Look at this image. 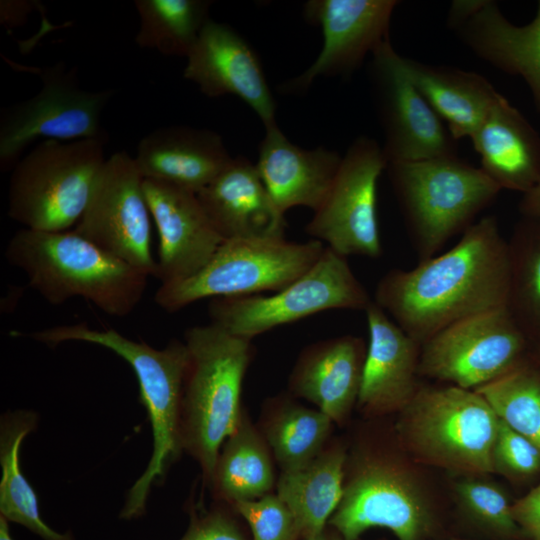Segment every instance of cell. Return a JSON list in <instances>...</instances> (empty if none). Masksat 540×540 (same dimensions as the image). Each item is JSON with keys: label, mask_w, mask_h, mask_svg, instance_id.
<instances>
[{"label": "cell", "mask_w": 540, "mask_h": 540, "mask_svg": "<svg viewBox=\"0 0 540 540\" xmlns=\"http://www.w3.org/2000/svg\"><path fill=\"white\" fill-rule=\"evenodd\" d=\"M333 421L287 393L268 398L257 425L281 472L301 468L330 441Z\"/></svg>", "instance_id": "obj_29"}, {"label": "cell", "mask_w": 540, "mask_h": 540, "mask_svg": "<svg viewBox=\"0 0 540 540\" xmlns=\"http://www.w3.org/2000/svg\"><path fill=\"white\" fill-rule=\"evenodd\" d=\"M0 540H14L10 528L9 521L0 515Z\"/></svg>", "instance_id": "obj_41"}, {"label": "cell", "mask_w": 540, "mask_h": 540, "mask_svg": "<svg viewBox=\"0 0 540 540\" xmlns=\"http://www.w3.org/2000/svg\"><path fill=\"white\" fill-rule=\"evenodd\" d=\"M413 84L456 139L471 138L502 96L482 75L403 57Z\"/></svg>", "instance_id": "obj_26"}, {"label": "cell", "mask_w": 540, "mask_h": 540, "mask_svg": "<svg viewBox=\"0 0 540 540\" xmlns=\"http://www.w3.org/2000/svg\"><path fill=\"white\" fill-rule=\"evenodd\" d=\"M325 245L280 238L224 240L210 261L190 278L162 283L155 302L176 312L204 298L233 297L279 291L320 258Z\"/></svg>", "instance_id": "obj_8"}, {"label": "cell", "mask_w": 540, "mask_h": 540, "mask_svg": "<svg viewBox=\"0 0 540 540\" xmlns=\"http://www.w3.org/2000/svg\"><path fill=\"white\" fill-rule=\"evenodd\" d=\"M105 142L40 141L12 169L9 217L30 230L57 232L74 228L106 161Z\"/></svg>", "instance_id": "obj_6"}, {"label": "cell", "mask_w": 540, "mask_h": 540, "mask_svg": "<svg viewBox=\"0 0 540 540\" xmlns=\"http://www.w3.org/2000/svg\"><path fill=\"white\" fill-rule=\"evenodd\" d=\"M401 413L398 434L420 458L456 472H494L500 420L476 390L450 384L419 388Z\"/></svg>", "instance_id": "obj_7"}, {"label": "cell", "mask_w": 540, "mask_h": 540, "mask_svg": "<svg viewBox=\"0 0 540 540\" xmlns=\"http://www.w3.org/2000/svg\"><path fill=\"white\" fill-rule=\"evenodd\" d=\"M509 289L507 309L540 352V218L522 216L507 240Z\"/></svg>", "instance_id": "obj_31"}, {"label": "cell", "mask_w": 540, "mask_h": 540, "mask_svg": "<svg viewBox=\"0 0 540 540\" xmlns=\"http://www.w3.org/2000/svg\"><path fill=\"white\" fill-rule=\"evenodd\" d=\"M41 80L37 94L6 108L1 115L0 167L4 172L13 169L36 140L107 141L101 116L113 90L82 89L76 68L68 70L63 63L45 68Z\"/></svg>", "instance_id": "obj_11"}, {"label": "cell", "mask_w": 540, "mask_h": 540, "mask_svg": "<svg viewBox=\"0 0 540 540\" xmlns=\"http://www.w3.org/2000/svg\"><path fill=\"white\" fill-rule=\"evenodd\" d=\"M265 130L255 165L275 205L283 214L297 206L315 211L332 186L342 156L325 147L301 148L277 125Z\"/></svg>", "instance_id": "obj_24"}, {"label": "cell", "mask_w": 540, "mask_h": 540, "mask_svg": "<svg viewBox=\"0 0 540 540\" xmlns=\"http://www.w3.org/2000/svg\"><path fill=\"white\" fill-rule=\"evenodd\" d=\"M249 525L253 540H302L294 515L277 494L232 504Z\"/></svg>", "instance_id": "obj_35"}, {"label": "cell", "mask_w": 540, "mask_h": 540, "mask_svg": "<svg viewBox=\"0 0 540 540\" xmlns=\"http://www.w3.org/2000/svg\"><path fill=\"white\" fill-rule=\"evenodd\" d=\"M187 58L183 76L208 97L234 95L261 119L277 125L276 105L257 54L232 27L211 19Z\"/></svg>", "instance_id": "obj_17"}, {"label": "cell", "mask_w": 540, "mask_h": 540, "mask_svg": "<svg viewBox=\"0 0 540 540\" xmlns=\"http://www.w3.org/2000/svg\"><path fill=\"white\" fill-rule=\"evenodd\" d=\"M367 347L343 335L314 342L300 352L288 379V393L303 398L336 424L357 405Z\"/></svg>", "instance_id": "obj_21"}, {"label": "cell", "mask_w": 540, "mask_h": 540, "mask_svg": "<svg viewBox=\"0 0 540 540\" xmlns=\"http://www.w3.org/2000/svg\"><path fill=\"white\" fill-rule=\"evenodd\" d=\"M188 365L181 409V445L202 471L209 487L225 440L236 429L244 408L243 380L252 340L235 336L209 323L184 333Z\"/></svg>", "instance_id": "obj_4"}, {"label": "cell", "mask_w": 540, "mask_h": 540, "mask_svg": "<svg viewBox=\"0 0 540 540\" xmlns=\"http://www.w3.org/2000/svg\"><path fill=\"white\" fill-rule=\"evenodd\" d=\"M151 219L144 178L134 157L119 151L106 159L73 230L148 276L156 277Z\"/></svg>", "instance_id": "obj_14"}, {"label": "cell", "mask_w": 540, "mask_h": 540, "mask_svg": "<svg viewBox=\"0 0 540 540\" xmlns=\"http://www.w3.org/2000/svg\"><path fill=\"white\" fill-rule=\"evenodd\" d=\"M519 211L522 216L540 218V178L531 190L523 194Z\"/></svg>", "instance_id": "obj_39"}, {"label": "cell", "mask_w": 540, "mask_h": 540, "mask_svg": "<svg viewBox=\"0 0 540 540\" xmlns=\"http://www.w3.org/2000/svg\"><path fill=\"white\" fill-rule=\"evenodd\" d=\"M5 256L49 303L59 305L82 297L117 317L135 309L150 277L73 229H21L9 240Z\"/></svg>", "instance_id": "obj_3"}, {"label": "cell", "mask_w": 540, "mask_h": 540, "mask_svg": "<svg viewBox=\"0 0 540 540\" xmlns=\"http://www.w3.org/2000/svg\"><path fill=\"white\" fill-rule=\"evenodd\" d=\"M396 0H310L304 5L309 23L319 25L322 49L299 76L282 85L284 93H301L321 76H347L384 42Z\"/></svg>", "instance_id": "obj_16"}, {"label": "cell", "mask_w": 540, "mask_h": 540, "mask_svg": "<svg viewBox=\"0 0 540 540\" xmlns=\"http://www.w3.org/2000/svg\"><path fill=\"white\" fill-rule=\"evenodd\" d=\"M197 196L224 240L285 237V214L275 205L256 165L243 156L233 157Z\"/></svg>", "instance_id": "obj_22"}, {"label": "cell", "mask_w": 540, "mask_h": 540, "mask_svg": "<svg viewBox=\"0 0 540 540\" xmlns=\"http://www.w3.org/2000/svg\"><path fill=\"white\" fill-rule=\"evenodd\" d=\"M499 420L540 449V369L529 359L479 387Z\"/></svg>", "instance_id": "obj_33"}, {"label": "cell", "mask_w": 540, "mask_h": 540, "mask_svg": "<svg viewBox=\"0 0 540 540\" xmlns=\"http://www.w3.org/2000/svg\"><path fill=\"white\" fill-rule=\"evenodd\" d=\"M386 170L420 260L470 227L501 191L458 156L391 161Z\"/></svg>", "instance_id": "obj_5"}, {"label": "cell", "mask_w": 540, "mask_h": 540, "mask_svg": "<svg viewBox=\"0 0 540 540\" xmlns=\"http://www.w3.org/2000/svg\"><path fill=\"white\" fill-rule=\"evenodd\" d=\"M369 78L388 162L458 156L457 140L413 84L390 40L371 54Z\"/></svg>", "instance_id": "obj_15"}, {"label": "cell", "mask_w": 540, "mask_h": 540, "mask_svg": "<svg viewBox=\"0 0 540 540\" xmlns=\"http://www.w3.org/2000/svg\"><path fill=\"white\" fill-rule=\"evenodd\" d=\"M481 169L500 188L522 194L540 178V135L502 95L470 138Z\"/></svg>", "instance_id": "obj_25"}, {"label": "cell", "mask_w": 540, "mask_h": 540, "mask_svg": "<svg viewBox=\"0 0 540 540\" xmlns=\"http://www.w3.org/2000/svg\"><path fill=\"white\" fill-rule=\"evenodd\" d=\"M492 462L494 472L528 476L540 469V449L500 420Z\"/></svg>", "instance_id": "obj_36"}, {"label": "cell", "mask_w": 540, "mask_h": 540, "mask_svg": "<svg viewBox=\"0 0 540 540\" xmlns=\"http://www.w3.org/2000/svg\"><path fill=\"white\" fill-rule=\"evenodd\" d=\"M387 164L383 148L375 140L366 136L354 140L305 232L346 258L380 257L377 183Z\"/></svg>", "instance_id": "obj_13"}, {"label": "cell", "mask_w": 540, "mask_h": 540, "mask_svg": "<svg viewBox=\"0 0 540 540\" xmlns=\"http://www.w3.org/2000/svg\"><path fill=\"white\" fill-rule=\"evenodd\" d=\"M328 524L342 540H358L376 527L397 540H430L440 526L409 473L375 451H347L342 498Z\"/></svg>", "instance_id": "obj_9"}, {"label": "cell", "mask_w": 540, "mask_h": 540, "mask_svg": "<svg viewBox=\"0 0 540 540\" xmlns=\"http://www.w3.org/2000/svg\"><path fill=\"white\" fill-rule=\"evenodd\" d=\"M459 501L469 519L493 538L512 539L521 531L516 524L512 504L495 484L469 478L456 486Z\"/></svg>", "instance_id": "obj_34"}, {"label": "cell", "mask_w": 540, "mask_h": 540, "mask_svg": "<svg viewBox=\"0 0 540 540\" xmlns=\"http://www.w3.org/2000/svg\"><path fill=\"white\" fill-rule=\"evenodd\" d=\"M227 506L216 501L209 509H205L199 508L194 502L189 503V523L179 540H246Z\"/></svg>", "instance_id": "obj_37"}, {"label": "cell", "mask_w": 540, "mask_h": 540, "mask_svg": "<svg viewBox=\"0 0 540 540\" xmlns=\"http://www.w3.org/2000/svg\"><path fill=\"white\" fill-rule=\"evenodd\" d=\"M25 336L51 346L66 341L100 345L119 355L134 370L139 399L152 426L153 451L147 468L129 489L119 518L127 521L140 518L146 513L152 486L164 480L171 464L183 451L181 409L188 365L184 341L173 339L164 348L156 349L114 329L96 330L84 323L54 326Z\"/></svg>", "instance_id": "obj_2"}, {"label": "cell", "mask_w": 540, "mask_h": 540, "mask_svg": "<svg viewBox=\"0 0 540 540\" xmlns=\"http://www.w3.org/2000/svg\"><path fill=\"white\" fill-rule=\"evenodd\" d=\"M538 353H539V355H540V352H538Z\"/></svg>", "instance_id": "obj_42"}, {"label": "cell", "mask_w": 540, "mask_h": 540, "mask_svg": "<svg viewBox=\"0 0 540 540\" xmlns=\"http://www.w3.org/2000/svg\"><path fill=\"white\" fill-rule=\"evenodd\" d=\"M447 24L478 57L497 69L520 76L540 112V1L533 20L511 23L493 0L453 1Z\"/></svg>", "instance_id": "obj_18"}, {"label": "cell", "mask_w": 540, "mask_h": 540, "mask_svg": "<svg viewBox=\"0 0 540 540\" xmlns=\"http://www.w3.org/2000/svg\"><path fill=\"white\" fill-rule=\"evenodd\" d=\"M508 289L507 240L496 217L485 216L447 252L388 271L373 301L422 345L455 322L505 307Z\"/></svg>", "instance_id": "obj_1"}, {"label": "cell", "mask_w": 540, "mask_h": 540, "mask_svg": "<svg viewBox=\"0 0 540 540\" xmlns=\"http://www.w3.org/2000/svg\"><path fill=\"white\" fill-rule=\"evenodd\" d=\"M512 513L520 531L529 540H540V484L512 504Z\"/></svg>", "instance_id": "obj_38"}, {"label": "cell", "mask_w": 540, "mask_h": 540, "mask_svg": "<svg viewBox=\"0 0 540 540\" xmlns=\"http://www.w3.org/2000/svg\"><path fill=\"white\" fill-rule=\"evenodd\" d=\"M347 448L331 440L305 466L281 472L276 494L295 517L301 539L316 535L326 524L342 498Z\"/></svg>", "instance_id": "obj_27"}, {"label": "cell", "mask_w": 540, "mask_h": 540, "mask_svg": "<svg viewBox=\"0 0 540 540\" xmlns=\"http://www.w3.org/2000/svg\"><path fill=\"white\" fill-rule=\"evenodd\" d=\"M365 314L369 341L357 406L371 415L401 412L419 389L421 344L373 300Z\"/></svg>", "instance_id": "obj_20"}, {"label": "cell", "mask_w": 540, "mask_h": 540, "mask_svg": "<svg viewBox=\"0 0 540 540\" xmlns=\"http://www.w3.org/2000/svg\"><path fill=\"white\" fill-rule=\"evenodd\" d=\"M347 258L325 246L318 261L285 288L269 295L213 298L210 323L252 340L278 326L332 309L365 311L372 302Z\"/></svg>", "instance_id": "obj_10"}, {"label": "cell", "mask_w": 540, "mask_h": 540, "mask_svg": "<svg viewBox=\"0 0 540 540\" xmlns=\"http://www.w3.org/2000/svg\"><path fill=\"white\" fill-rule=\"evenodd\" d=\"M302 540H342V538L335 530L329 531L325 528L322 532Z\"/></svg>", "instance_id": "obj_40"}, {"label": "cell", "mask_w": 540, "mask_h": 540, "mask_svg": "<svg viewBox=\"0 0 540 540\" xmlns=\"http://www.w3.org/2000/svg\"><path fill=\"white\" fill-rule=\"evenodd\" d=\"M530 349L505 306L455 322L424 342L418 374L476 390L528 360Z\"/></svg>", "instance_id": "obj_12"}, {"label": "cell", "mask_w": 540, "mask_h": 540, "mask_svg": "<svg viewBox=\"0 0 540 540\" xmlns=\"http://www.w3.org/2000/svg\"><path fill=\"white\" fill-rule=\"evenodd\" d=\"M211 3L207 0H135L139 16L136 44L163 55L187 57L209 20Z\"/></svg>", "instance_id": "obj_32"}, {"label": "cell", "mask_w": 540, "mask_h": 540, "mask_svg": "<svg viewBox=\"0 0 540 540\" xmlns=\"http://www.w3.org/2000/svg\"><path fill=\"white\" fill-rule=\"evenodd\" d=\"M276 485L273 455L244 409L219 452L209 488L216 501L232 504L261 498Z\"/></svg>", "instance_id": "obj_28"}, {"label": "cell", "mask_w": 540, "mask_h": 540, "mask_svg": "<svg viewBox=\"0 0 540 540\" xmlns=\"http://www.w3.org/2000/svg\"><path fill=\"white\" fill-rule=\"evenodd\" d=\"M38 425L33 410L9 411L0 420V515L20 524L43 540H76L73 532H58L40 516L37 494L23 475L20 449L24 438Z\"/></svg>", "instance_id": "obj_30"}, {"label": "cell", "mask_w": 540, "mask_h": 540, "mask_svg": "<svg viewBox=\"0 0 540 540\" xmlns=\"http://www.w3.org/2000/svg\"><path fill=\"white\" fill-rule=\"evenodd\" d=\"M222 137L185 125L157 128L138 143L134 157L144 179L198 193L230 163Z\"/></svg>", "instance_id": "obj_23"}, {"label": "cell", "mask_w": 540, "mask_h": 540, "mask_svg": "<svg viewBox=\"0 0 540 540\" xmlns=\"http://www.w3.org/2000/svg\"><path fill=\"white\" fill-rule=\"evenodd\" d=\"M144 192L159 237L155 278L162 284L192 277L224 239L196 193L152 179H144Z\"/></svg>", "instance_id": "obj_19"}]
</instances>
